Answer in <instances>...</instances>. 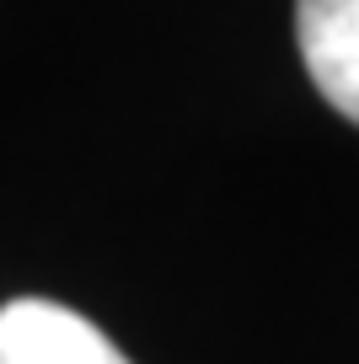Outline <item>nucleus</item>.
I'll return each instance as SVG.
<instances>
[{
	"instance_id": "1",
	"label": "nucleus",
	"mask_w": 359,
	"mask_h": 364,
	"mask_svg": "<svg viewBox=\"0 0 359 364\" xmlns=\"http://www.w3.org/2000/svg\"><path fill=\"white\" fill-rule=\"evenodd\" d=\"M0 364H129L70 306L54 300H11L0 306Z\"/></svg>"
},
{
	"instance_id": "2",
	"label": "nucleus",
	"mask_w": 359,
	"mask_h": 364,
	"mask_svg": "<svg viewBox=\"0 0 359 364\" xmlns=\"http://www.w3.org/2000/svg\"><path fill=\"white\" fill-rule=\"evenodd\" d=\"M295 43L311 86L359 124V0H295Z\"/></svg>"
}]
</instances>
